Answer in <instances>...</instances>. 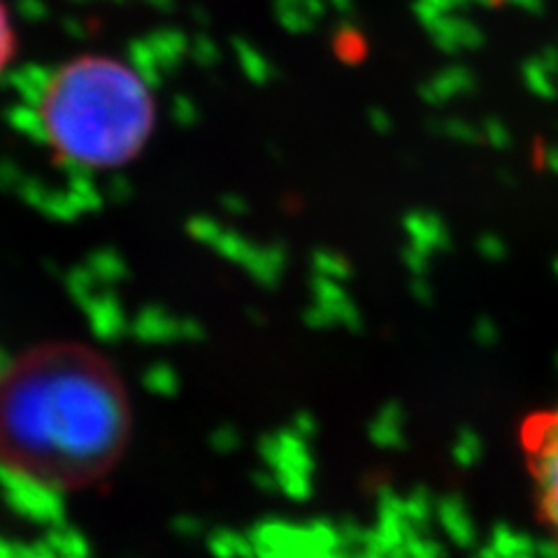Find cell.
Instances as JSON below:
<instances>
[{
    "mask_svg": "<svg viewBox=\"0 0 558 558\" xmlns=\"http://www.w3.org/2000/svg\"><path fill=\"white\" fill-rule=\"evenodd\" d=\"M117 435L114 396L82 356L54 349L0 375V459L28 482L89 477L108 461Z\"/></svg>",
    "mask_w": 558,
    "mask_h": 558,
    "instance_id": "1",
    "label": "cell"
},
{
    "mask_svg": "<svg viewBox=\"0 0 558 558\" xmlns=\"http://www.w3.org/2000/svg\"><path fill=\"white\" fill-rule=\"evenodd\" d=\"M35 117L59 159L77 168L114 170L133 163L149 145L156 100L129 63L84 54L47 77Z\"/></svg>",
    "mask_w": 558,
    "mask_h": 558,
    "instance_id": "2",
    "label": "cell"
},
{
    "mask_svg": "<svg viewBox=\"0 0 558 558\" xmlns=\"http://www.w3.org/2000/svg\"><path fill=\"white\" fill-rule=\"evenodd\" d=\"M539 519L558 547V403L526 418L521 428Z\"/></svg>",
    "mask_w": 558,
    "mask_h": 558,
    "instance_id": "3",
    "label": "cell"
},
{
    "mask_svg": "<svg viewBox=\"0 0 558 558\" xmlns=\"http://www.w3.org/2000/svg\"><path fill=\"white\" fill-rule=\"evenodd\" d=\"M16 54V33L12 26V16L5 8L3 0H0V73L12 63Z\"/></svg>",
    "mask_w": 558,
    "mask_h": 558,
    "instance_id": "4",
    "label": "cell"
}]
</instances>
